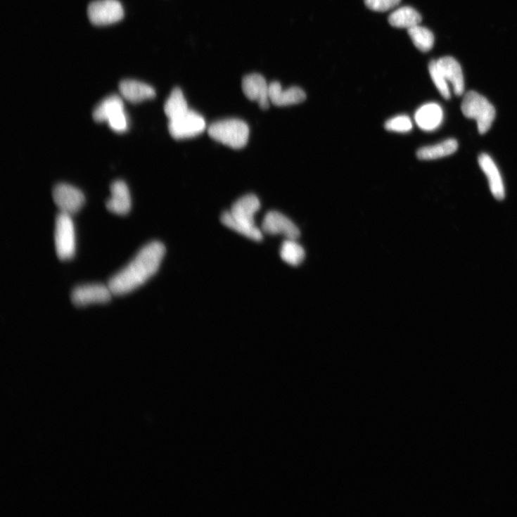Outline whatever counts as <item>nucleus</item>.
<instances>
[{"label": "nucleus", "mask_w": 517, "mask_h": 517, "mask_svg": "<svg viewBox=\"0 0 517 517\" xmlns=\"http://www.w3.org/2000/svg\"><path fill=\"white\" fill-rule=\"evenodd\" d=\"M93 117L97 122H108L110 127L116 132H124L128 127L124 101L116 94L103 99L94 109Z\"/></svg>", "instance_id": "39448f33"}, {"label": "nucleus", "mask_w": 517, "mask_h": 517, "mask_svg": "<svg viewBox=\"0 0 517 517\" xmlns=\"http://www.w3.org/2000/svg\"><path fill=\"white\" fill-rule=\"evenodd\" d=\"M262 231L272 235H283L289 239L300 236L298 226L287 217L278 212H268L262 222Z\"/></svg>", "instance_id": "9b49d317"}, {"label": "nucleus", "mask_w": 517, "mask_h": 517, "mask_svg": "<svg viewBox=\"0 0 517 517\" xmlns=\"http://www.w3.org/2000/svg\"><path fill=\"white\" fill-rule=\"evenodd\" d=\"M213 140L235 150L243 148L248 142L250 129L246 122L238 119L217 121L208 129Z\"/></svg>", "instance_id": "7ed1b4c3"}, {"label": "nucleus", "mask_w": 517, "mask_h": 517, "mask_svg": "<svg viewBox=\"0 0 517 517\" xmlns=\"http://www.w3.org/2000/svg\"><path fill=\"white\" fill-rule=\"evenodd\" d=\"M206 124L198 113L189 110L179 117L169 120L168 130L176 140L190 139L204 132Z\"/></svg>", "instance_id": "0eeeda50"}, {"label": "nucleus", "mask_w": 517, "mask_h": 517, "mask_svg": "<svg viewBox=\"0 0 517 517\" xmlns=\"http://www.w3.org/2000/svg\"><path fill=\"white\" fill-rule=\"evenodd\" d=\"M53 198L60 212L70 215L77 213L85 202L84 195L79 189L66 184L54 187Z\"/></svg>", "instance_id": "1a4fd4ad"}, {"label": "nucleus", "mask_w": 517, "mask_h": 517, "mask_svg": "<svg viewBox=\"0 0 517 517\" xmlns=\"http://www.w3.org/2000/svg\"><path fill=\"white\" fill-rule=\"evenodd\" d=\"M260 206V201L255 195H245L233 204L229 212L222 214L221 221L224 226L239 234L260 241L263 234L255 224V216Z\"/></svg>", "instance_id": "f03ea898"}, {"label": "nucleus", "mask_w": 517, "mask_h": 517, "mask_svg": "<svg viewBox=\"0 0 517 517\" xmlns=\"http://www.w3.org/2000/svg\"><path fill=\"white\" fill-rule=\"evenodd\" d=\"M87 14L93 25L103 26L120 22L125 12L118 0H96L89 5Z\"/></svg>", "instance_id": "6e6552de"}, {"label": "nucleus", "mask_w": 517, "mask_h": 517, "mask_svg": "<svg viewBox=\"0 0 517 517\" xmlns=\"http://www.w3.org/2000/svg\"><path fill=\"white\" fill-rule=\"evenodd\" d=\"M295 240L287 238L281 249L282 260L292 266L300 264L305 256L304 249Z\"/></svg>", "instance_id": "5701e85b"}, {"label": "nucleus", "mask_w": 517, "mask_h": 517, "mask_svg": "<svg viewBox=\"0 0 517 517\" xmlns=\"http://www.w3.org/2000/svg\"><path fill=\"white\" fill-rule=\"evenodd\" d=\"M458 148L459 143L455 139H447L435 146L419 149L417 156L423 160L439 159L454 154Z\"/></svg>", "instance_id": "6ab92c4d"}, {"label": "nucleus", "mask_w": 517, "mask_h": 517, "mask_svg": "<svg viewBox=\"0 0 517 517\" xmlns=\"http://www.w3.org/2000/svg\"><path fill=\"white\" fill-rule=\"evenodd\" d=\"M54 237L58 258L63 261L72 259L76 253L77 239L72 215L62 212L58 215Z\"/></svg>", "instance_id": "423d86ee"}, {"label": "nucleus", "mask_w": 517, "mask_h": 517, "mask_svg": "<svg viewBox=\"0 0 517 517\" xmlns=\"http://www.w3.org/2000/svg\"><path fill=\"white\" fill-rule=\"evenodd\" d=\"M385 128L390 132L406 133L411 130L412 122L408 116L399 115L388 120Z\"/></svg>", "instance_id": "393cba45"}, {"label": "nucleus", "mask_w": 517, "mask_h": 517, "mask_svg": "<svg viewBox=\"0 0 517 517\" xmlns=\"http://www.w3.org/2000/svg\"><path fill=\"white\" fill-rule=\"evenodd\" d=\"M243 90L250 100L257 101L262 110L269 108V84L265 79L259 74L247 75L243 80Z\"/></svg>", "instance_id": "f8f14e48"}, {"label": "nucleus", "mask_w": 517, "mask_h": 517, "mask_svg": "<svg viewBox=\"0 0 517 517\" xmlns=\"http://www.w3.org/2000/svg\"><path fill=\"white\" fill-rule=\"evenodd\" d=\"M111 198L107 201V209L118 215H127L132 206L129 189L122 181H116L111 185Z\"/></svg>", "instance_id": "dca6fc26"}, {"label": "nucleus", "mask_w": 517, "mask_h": 517, "mask_svg": "<svg viewBox=\"0 0 517 517\" xmlns=\"http://www.w3.org/2000/svg\"><path fill=\"white\" fill-rule=\"evenodd\" d=\"M464 115L476 121L480 134H485L492 126L496 117V110L490 101L476 91L466 94L461 105Z\"/></svg>", "instance_id": "20e7f679"}, {"label": "nucleus", "mask_w": 517, "mask_h": 517, "mask_svg": "<svg viewBox=\"0 0 517 517\" xmlns=\"http://www.w3.org/2000/svg\"><path fill=\"white\" fill-rule=\"evenodd\" d=\"M119 89L122 97L132 103H140L156 96L153 87L136 80H123L120 84Z\"/></svg>", "instance_id": "a211bd4d"}, {"label": "nucleus", "mask_w": 517, "mask_h": 517, "mask_svg": "<svg viewBox=\"0 0 517 517\" xmlns=\"http://www.w3.org/2000/svg\"><path fill=\"white\" fill-rule=\"evenodd\" d=\"M443 110L437 103H428L416 113L415 120L418 126L426 132L437 129L443 120Z\"/></svg>", "instance_id": "f3484780"}, {"label": "nucleus", "mask_w": 517, "mask_h": 517, "mask_svg": "<svg viewBox=\"0 0 517 517\" xmlns=\"http://www.w3.org/2000/svg\"><path fill=\"white\" fill-rule=\"evenodd\" d=\"M113 295H114L108 285L94 283L77 287L72 292V300L75 305L82 307L108 302Z\"/></svg>", "instance_id": "9d476101"}, {"label": "nucleus", "mask_w": 517, "mask_h": 517, "mask_svg": "<svg viewBox=\"0 0 517 517\" xmlns=\"http://www.w3.org/2000/svg\"><path fill=\"white\" fill-rule=\"evenodd\" d=\"M429 72L434 84L442 96L446 99H449L452 96L449 84L441 73L436 60H432L430 63Z\"/></svg>", "instance_id": "b1692460"}, {"label": "nucleus", "mask_w": 517, "mask_h": 517, "mask_svg": "<svg viewBox=\"0 0 517 517\" xmlns=\"http://www.w3.org/2000/svg\"><path fill=\"white\" fill-rule=\"evenodd\" d=\"M269 100L275 106L286 107L302 103L306 98L305 91L297 87L283 89L279 82H273L269 84Z\"/></svg>", "instance_id": "ddd939ff"}, {"label": "nucleus", "mask_w": 517, "mask_h": 517, "mask_svg": "<svg viewBox=\"0 0 517 517\" xmlns=\"http://www.w3.org/2000/svg\"><path fill=\"white\" fill-rule=\"evenodd\" d=\"M401 0H364L366 6L375 12H386L396 6Z\"/></svg>", "instance_id": "a878e982"}, {"label": "nucleus", "mask_w": 517, "mask_h": 517, "mask_svg": "<svg viewBox=\"0 0 517 517\" xmlns=\"http://www.w3.org/2000/svg\"><path fill=\"white\" fill-rule=\"evenodd\" d=\"M408 34L415 46L422 52L430 51L435 43L433 33L427 27L418 25L407 30Z\"/></svg>", "instance_id": "4be33fe9"}, {"label": "nucleus", "mask_w": 517, "mask_h": 517, "mask_svg": "<svg viewBox=\"0 0 517 517\" xmlns=\"http://www.w3.org/2000/svg\"><path fill=\"white\" fill-rule=\"evenodd\" d=\"M443 77L452 86L454 94L461 96L464 92L465 82L460 63L453 57L445 56L437 60Z\"/></svg>", "instance_id": "4468645a"}, {"label": "nucleus", "mask_w": 517, "mask_h": 517, "mask_svg": "<svg viewBox=\"0 0 517 517\" xmlns=\"http://www.w3.org/2000/svg\"><path fill=\"white\" fill-rule=\"evenodd\" d=\"M390 24L397 28L409 29L420 25L422 21L421 14L411 7H402L393 12L388 18Z\"/></svg>", "instance_id": "412c9836"}, {"label": "nucleus", "mask_w": 517, "mask_h": 517, "mask_svg": "<svg viewBox=\"0 0 517 517\" xmlns=\"http://www.w3.org/2000/svg\"><path fill=\"white\" fill-rule=\"evenodd\" d=\"M165 253V246L159 241L143 247L110 279L108 286L113 295H126L144 285L158 271Z\"/></svg>", "instance_id": "f257e3e1"}, {"label": "nucleus", "mask_w": 517, "mask_h": 517, "mask_svg": "<svg viewBox=\"0 0 517 517\" xmlns=\"http://www.w3.org/2000/svg\"><path fill=\"white\" fill-rule=\"evenodd\" d=\"M478 164L488 179L492 195L497 200H503L505 188L500 171L494 160L488 154L482 153L478 157Z\"/></svg>", "instance_id": "2eb2a0df"}, {"label": "nucleus", "mask_w": 517, "mask_h": 517, "mask_svg": "<svg viewBox=\"0 0 517 517\" xmlns=\"http://www.w3.org/2000/svg\"><path fill=\"white\" fill-rule=\"evenodd\" d=\"M189 110L182 90L179 87L172 89L164 106L165 113L169 120L179 117Z\"/></svg>", "instance_id": "aec40b11"}]
</instances>
